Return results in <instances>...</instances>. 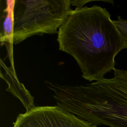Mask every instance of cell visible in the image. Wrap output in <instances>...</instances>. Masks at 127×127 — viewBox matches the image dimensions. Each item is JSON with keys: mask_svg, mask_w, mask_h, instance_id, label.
<instances>
[{"mask_svg": "<svg viewBox=\"0 0 127 127\" xmlns=\"http://www.w3.org/2000/svg\"><path fill=\"white\" fill-rule=\"evenodd\" d=\"M15 0H0V42L1 46H5L11 67L14 68L13 58L14 31V9Z\"/></svg>", "mask_w": 127, "mask_h": 127, "instance_id": "cell-5", "label": "cell"}, {"mask_svg": "<svg viewBox=\"0 0 127 127\" xmlns=\"http://www.w3.org/2000/svg\"><path fill=\"white\" fill-rule=\"evenodd\" d=\"M13 127H97L61 107L38 106L19 114Z\"/></svg>", "mask_w": 127, "mask_h": 127, "instance_id": "cell-4", "label": "cell"}, {"mask_svg": "<svg viewBox=\"0 0 127 127\" xmlns=\"http://www.w3.org/2000/svg\"><path fill=\"white\" fill-rule=\"evenodd\" d=\"M59 50L77 62L89 81L115 69V57L126 43L105 8L94 5L71 10L58 30Z\"/></svg>", "mask_w": 127, "mask_h": 127, "instance_id": "cell-1", "label": "cell"}, {"mask_svg": "<svg viewBox=\"0 0 127 127\" xmlns=\"http://www.w3.org/2000/svg\"><path fill=\"white\" fill-rule=\"evenodd\" d=\"M114 21L126 43V49H127V20L118 16L117 20Z\"/></svg>", "mask_w": 127, "mask_h": 127, "instance_id": "cell-7", "label": "cell"}, {"mask_svg": "<svg viewBox=\"0 0 127 127\" xmlns=\"http://www.w3.org/2000/svg\"><path fill=\"white\" fill-rule=\"evenodd\" d=\"M0 64L5 71L4 73H2V71L0 72V76L8 85L6 90L11 92L20 100L26 111L35 107L34 104V97L31 95L24 85L18 81L15 69L11 66L7 67L1 59H0Z\"/></svg>", "mask_w": 127, "mask_h": 127, "instance_id": "cell-6", "label": "cell"}, {"mask_svg": "<svg viewBox=\"0 0 127 127\" xmlns=\"http://www.w3.org/2000/svg\"><path fill=\"white\" fill-rule=\"evenodd\" d=\"M57 104L94 125L127 127V70L116 69L114 76L85 85L52 84Z\"/></svg>", "mask_w": 127, "mask_h": 127, "instance_id": "cell-2", "label": "cell"}, {"mask_svg": "<svg viewBox=\"0 0 127 127\" xmlns=\"http://www.w3.org/2000/svg\"><path fill=\"white\" fill-rule=\"evenodd\" d=\"M70 5V0H16L13 44L34 35L58 34Z\"/></svg>", "mask_w": 127, "mask_h": 127, "instance_id": "cell-3", "label": "cell"}]
</instances>
